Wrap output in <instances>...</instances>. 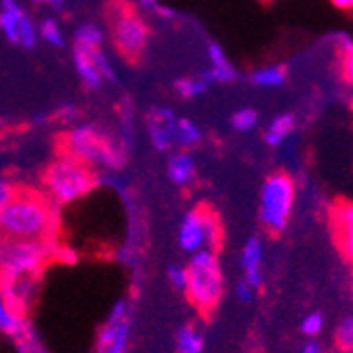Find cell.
Here are the masks:
<instances>
[{"label":"cell","mask_w":353,"mask_h":353,"mask_svg":"<svg viewBox=\"0 0 353 353\" xmlns=\"http://www.w3.org/2000/svg\"><path fill=\"white\" fill-rule=\"evenodd\" d=\"M74 66H77L79 77L83 79V83L89 89H98L102 85V74L98 72V68H95V63H93L89 51L74 47Z\"/></svg>","instance_id":"cell-17"},{"label":"cell","mask_w":353,"mask_h":353,"mask_svg":"<svg viewBox=\"0 0 353 353\" xmlns=\"http://www.w3.org/2000/svg\"><path fill=\"white\" fill-rule=\"evenodd\" d=\"M176 117L170 108H154L146 117V127H148V136L150 142L157 150H170L174 144V132H176Z\"/></svg>","instance_id":"cell-11"},{"label":"cell","mask_w":353,"mask_h":353,"mask_svg":"<svg viewBox=\"0 0 353 353\" xmlns=\"http://www.w3.org/2000/svg\"><path fill=\"white\" fill-rule=\"evenodd\" d=\"M235 296H237L239 303L250 305V303L254 301V296H256V290H254V288H252L250 283L241 281V283H237V288H235Z\"/></svg>","instance_id":"cell-31"},{"label":"cell","mask_w":353,"mask_h":353,"mask_svg":"<svg viewBox=\"0 0 353 353\" xmlns=\"http://www.w3.org/2000/svg\"><path fill=\"white\" fill-rule=\"evenodd\" d=\"M26 13L15 0H3V11H0V30L11 43H19V21Z\"/></svg>","instance_id":"cell-14"},{"label":"cell","mask_w":353,"mask_h":353,"mask_svg":"<svg viewBox=\"0 0 353 353\" xmlns=\"http://www.w3.org/2000/svg\"><path fill=\"white\" fill-rule=\"evenodd\" d=\"M176 351L178 353H203V336L195 326H182L176 334Z\"/></svg>","instance_id":"cell-19"},{"label":"cell","mask_w":353,"mask_h":353,"mask_svg":"<svg viewBox=\"0 0 353 353\" xmlns=\"http://www.w3.org/2000/svg\"><path fill=\"white\" fill-rule=\"evenodd\" d=\"M324 326H326V319L319 311H313L309 315H305L303 324H301V332L307 336V339H317L319 334L324 332Z\"/></svg>","instance_id":"cell-26"},{"label":"cell","mask_w":353,"mask_h":353,"mask_svg":"<svg viewBox=\"0 0 353 353\" xmlns=\"http://www.w3.org/2000/svg\"><path fill=\"white\" fill-rule=\"evenodd\" d=\"M168 174L176 184L184 186L195 178V161H192V157L188 152H178L170 159Z\"/></svg>","instance_id":"cell-16"},{"label":"cell","mask_w":353,"mask_h":353,"mask_svg":"<svg viewBox=\"0 0 353 353\" xmlns=\"http://www.w3.org/2000/svg\"><path fill=\"white\" fill-rule=\"evenodd\" d=\"M39 34H41L49 45H53V47H61V45H63L61 30H59L57 21H55V19H51V17L41 21V26H39Z\"/></svg>","instance_id":"cell-28"},{"label":"cell","mask_w":353,"mask_h":353,"mask_svg":"<svg viewBox=\"0 0 353 353\" xmlns=\"http://www.w3.org/2000/svg\"><path fill=\"white\" fill-rule=\"evenodd\" d=\"M19 43L26 47V49H32L37 43V26L30 21V17H21L19 21Z\"/></svg>","instance_id":"cell-29"},{"label":"cell","mask_w":353,"mask_h":353,"mask_svg":"<svg viewBox=\"0 0 353 353\" xmlns=\"http://www.w3.org/2000/svg\"><path fill=\"white\" fill-rule=\"evenodd\" d=\"M59 235V218L53 201L41 190L15 186L9 203L0 212V237L55 241Z\"/></svg>","instance_id":"cell-1"},{"label":"cell","mask_w":353,"mask_h":353,"mask_svg":"<svg viewBox=\"0 0 353 353\" xmlns=\"http://www.w3.org/2000/svg\"><path fill=\"white\" fill-rule=\"evenodd\" d=\"M334 353H343V351H334Z\"/></svg>","instance_id":"cell-39"},{"label":"cell","mask_w":353,"mask_h":353,"mask_svg":"<svg viewBox=\"0 0 353 353\" xmlns=\"http://www.w3.org/2000/svg\"><path fill=\"white\" fill-rule=\"evenodd\" d=\"M341 81L353 98V43H345L341 55Z\"/></svg>","instance_id":"cell-25"},{"label":"cell","mask_w":353,"mask_h":353,"mask_svg":"<svg viewBox=\"0 0 353 353\" xmlns=\"http://www.w3.org/2000/svg\"><path fill=\"white\" fill-rule=\"evenodd\" d=\"M174 142L180 148H192L201 142V132L199 127L192 123L190 119H178L176 121V132H174Z\"/></svg>","instance_id":"cell-20"},{"label":"cell","mask_w":353,"mask_h":353,"mask_svg":"<svg viewBox=\"0 0 353 353\" xmlns=\"http://www.w3.org/2000/svg\"><path fill=\"white\" fill-rule=\"evenodd\" d=\"M256 123H259V112H256L254 108H241L231 117V125L237 132H243V134L252 132L256 127Z\"/></svg>","instance_id":"cell-27"},{"label":"cell","mask_w":353,"mask_h":353,"mask_svg":"<svg viewBox=\"0 0 353 353\" xmlns=\"http://www.w3.org/2000/svg\"><path fill=\"white\" fill-rule=\"evenodd\" d=\"M349 290H351V299H353V261H351V267H349Z\"/></svg>","instance_id":"cell-34"},{"label":"cell","mask_w":353,"mask_h":353,"mask_svg":"<svg viewBox=\"0 0 353 353\" xmlns=\"http://www.w3.org/2000/svg\"><path fill=\"white\" fill-rule=\"evenodd\" d=\"M294 127H296V119L294 114L290 112H283L279 117H275L269 125H267V130H265V142L269 146H279L288 140V136H290L294 132Z\"/></svg>","instance_id":"cell-15"},{"label":"cell","mask_w":353,"mask_h":353,"mask_svg":"<svg viewBox=\"0 0 353 353\" xmlns=\"http://www.w3.org/2000/svg\"><path fill=\"white\" fill-rule=\"evenodd\" d=\"M47 5H51L53 9H61V5H63V0H47Z\"/></svg>","instance_id":"cell-35"},{"label":"cell","mask_w":353,"mask_h":353,"mask_svg":"<svg viewBox=\"0 0 353 353\" xmlns=\"http://www.w3.org/2000/svg\"><path fill=\"white\" fill-rule=\"evenodd\" d=\"M142 3H150V0H142Z\"/></svg>","instance_id":"cell-38"},{"label":"cell","mask_w":353,"mask_h":353,"mask_svg":"<svg viewBox=\"0 0 353 353\" xmlns=\"http://www.w3.org/2000/svg\"><path fill=\"white\" fill-rule=\"evenodd\" d=\"M334 345L343 353H353V315L343 317L334 328Z\"/></svg>","instance_id":"cell-22"},{"label":"cell","mask_w":353,"mask_h":353,"mask_svg":"<svg viewBox=\"0 0 353 353\" xmlns=\"http://www.w3.org/2000/svg\"><path fill=\"white\" fill-rule=\"evenodd\" d=\"M263 241L259 237H250L243 243L241 250V267H243V281L250 283L254 290H261L263 288Z\"/></svg>","instance_id":"cell-12"},{"label":"cell","mask_w":353,"mask_h":353,"mask_svg":"<svg viewBox=\"0 0 353 353\" xmlns=\"http://www.w3.org/2000/svg\"><path fill=\"white\" fill-rule=\"evenodd\" d=\"M339 7H353V0H334Z\"/></svg>","instance_id":"cell-36"},{"label":"cell","mask_w":353,"mask_h":353,"mask_svg":"<svg viewBox=\"0 0 353 353\" xmlns=\"http://www.w3.org/2000/svg\"><path fill=\"white\" fill-rule=\"evenodd\" d=\"M57 154L72 157L89 168L121 170L125 163V142L108 136L95 125H79L57 138Z\"/></svg>","instance_id":"cell-2"},{"label":"cell","mask_w":353,"mask_h":353,"mask_svg":"<svg viewBox=\"0 0 353 353\" xmlns=\"http://www.w3.org/2000/svg\"><path fill=\"white\" fill-rule=\"evenodd\" d=\"M178 239L180 248L188 254H195L199 250L218 252L222 245V224L218 214L208 205L190 210L182 220Z\"/></svg>","instance_id":"cell-8"},{"label":"cell","mask_w":353,"mask_h":353,"mask_svg":"<svg viewBox=\"0 0 353 353\" xmlns=\"http://www.w3.org/2000/svg\"><path fill=\"white\" fill-rule=\"evenodd\" d=\"M102 30L98 26H93V23H87L83 28L77 30V34H74V47L79 49H98L102 47Z\"/></svg>","instance_id":"cell-21"},{"label":"cell","mask_w":353,"mask_h":353,"mask_svg":"<svg viewBox=\"0 0 353 353\" xmlns=\"http://www.w3.org/2000/svg\"><path fill=\"white\" fill-rule=\"evenodd\" d=\"M210 87V83L205 79H182L176 83V91L180 98L184 100H192V98H197V95L205 93Z\"/></svg>","instance_id":"cell-24"},{"label":"cell","mask_w":353,"mask_h":353,"mask_svg":"<svg viewBox=\"0 0 353 353\" xmlns=\"http://www.w3.org/2000/svg\"><path fill=\"white\" fill-rule=\"evenodd\" d=\"M13 190H15V184H11L7 178H0V212H3V208L9 203Z\"/></svg>","instance_id":"cell-32"},{"label":"cell","mask_w":353,"mask_h":353,"mask_svg":"<svg viewBox=\"0 0 353 353\" xmlns=\"http://www.w3.org/2000/svg\"><path fill=\"white\" fill-rule=\"evenodd\" d=\"M43 186L47 190L45 195L53 203L68 205L87 197L98 186V176L93 168L77 161V159L57 154L55 161H51L43 172Z\"/></svg>","instance_id":"cell-3"},{"label":"cell","mask_w":353,"mask_h":353,"mask_svg":"<svg viewBox=\"0 0 353 353\" xmlns=\"http://www.w3.org/2000/svg\"><path fill=\"white\" fill-rule=\"evenodd\" d=\"M61 254L68 252L61 250L55 241L0 237V279L19 275L39 277Z\"/></svg>","instance_id":"cell-4"},{"label":"cell","mask_w":353,"mask_h":353,"mask_svg":"<svg viewBox=\"0 0 353 353\" xmlns=\"http://www.w3.org/2000/svg\"><path fill=\"white\" fill-rule=\"evenodd\" d=\"M330 231L336 250L347 261H353V201H334L330 208Z\"/></svg>","instance_id":"cell-10"},{"label":"cell","mask_w":353,"mask_h":353,"mask_svg":"<svg viewBox=\"0 0 353 353\" xmlns=\"http://www.w3.org/2000/svg\"><path fill=\"white\" fill-rule=\"evenodd\" d=\"M296 203V182L290 174L275 172L271 174L261 190V210L259 218L263 227L277 235L283 233L290 224L292 212Z\"/></svg>","instance_id":"cell-7"},{"label":"cell","mask_w":353,"mask_h":353,"mask_svg":"<svg viewBox=\"0 0 353 353\" xmlns=\"http://www.w3.org/2000/svg\"><path fill=\"white\" fill-rule=\"evenodd\" d=\"M250 81H252V85L261 87V89H275V87L285 85L288 68L281 66V63H277V66H265V68H259L256 72H252Z\"/></svg>","instance_id":"cell-18"},{"label":"cell","mask_w":353,"mask_h":353,"mask_svg":"<svg viewBox=\"0 0 353 353\" xmlns=\"http://www.w3.org/2000/svg\"><path fill=\"white\" fill-rule=\"evenodd\" d=\"M301 353H324V351H322V345L311 339V341H307V343L303 345Z\"/></svg>","instance_id":"cell-33"},{"label":"cell","mask_w":353,"mask_h":353,"mask_svg":"<svg viewBox=\"0 0 353 353\" xmlns=\"http://www.w3.org/2000/svg\"><path fill=\"white\" fill-rule=\"evenodd\" d=\"M26 328V322L23 319H19V317H15L9 309H7V305L0 301V332H5V334H9V336H19L21 334V330Z\"/></svg>","instance_id":"cell-23"},{"label":"cell","mask_w":353,"mask_h":353,"mask_svg":"<svg viewBox=\"0 0 353 353\" xmlns=\"http://www.w3.org/2000/svg\"><path fill=\"white\" fill-rule=\"evenodd\" d=\"M186 299L203 317H208L220 303L224 292V275L218 263V252L199 250L190 256L186 267Z\"/></svg>","instance_id":"cell-5"},{"label":"cell","mask_w":353,"mask_h":353,"mask_svg":"<svg viewBox=\"0 0 353 353\" xmlns=\"http://www.w3.org/2000/svg\"><path fill=\"white\" fill-rule=\"evenodd\" d=\"M106 19L110 28V39L119 55L130 61L138 63L146 43H148V26L144 17L132 3L125 0H110L106 5Z\"/></svg>","instance_id":"cell-6"},{"label":"cell","mask_w":353,"mask_h":353,"mask_svg":"<svg viewBox=\"0 0 353 353\" xmlns=\"http://www.w3.org/2000/svg\"><path fill=\"white\" fill-rule=\"evenodd\" d=\"M34 3H37V5H43V3H47V0H34Z\"/></svg>","instance_id":"cell-37"},{"label":"cell","mask_w":353,"mask_h":353,"mask_svg":"<svg viewBox=\"0 0 353 353\" xmlns=\"http://www.w3.org/2000/svg\"><path fill=\"white\" fill-rule=\"evenodd\" d=\"M130 330L132 319L127 311V303L119 301L106 317V324L100 330L98 353H127L130 347Z\"/></svg>","instance_id":"cell-9"},{"label":"cell","mask_w":353,"mask_h":353,"mask_svg":"<svg viewBox=\"0 0 353 353\" xmlns=\"http://www.w3.org/2000/svg\"><path fill=\"white\" fill-rule=\"evenodd\" d=\"M208 55H210L212 68L201 79H205L208 83H233V81H237V70L233 68V63L227 59V55H224L220 45L210 43Z\"/></svg>","instance_id":"cell-13"},{"label":"cell","mask_w":353,"mask_h":353,"mask_svg":"<svg viewBox=\"0 0 353 353\" xmlns=\"http://www.w3.org/2000/svg\"><path fill=\"white\" fill-rule=\"evenodd\" d=\"M168 275H170V281H172V285L176 288V290H180V292H184L186 290V281H188V275H186V269H182V267H170V271H168Z\"/></svg>","instance_id":"cell-30"}]
</instances>
